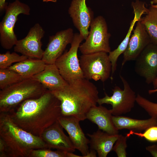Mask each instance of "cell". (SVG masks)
Listing matches in <instances>:
<instances>
[{"mask_svg": "<svg viewBox=\"0 0 157 157\" xmlns=\"http://www.w3.org/2000/svg\"><path fill=\"white\" fill-rule=\"evenodd\" d=\"M60 105L59 99L47 90L39 98L23 101L8 113L21 128L41 137L62 116Z\"/></svg>", "mask_w": 157, "mask_h": 157, "instance_id": "6da1fadb", "label": "cell"}, {"mask_svg": "<svg viewBox=\"0 0 157 157\" xmlns=\"http://www.w3.org/2000/svg\"><path fill=\"white\" fill-rule=\"evenodd\" d=\"M51 92L60 101L62 116H73L80 121L86 119L99 98L96 86L84 78L68 82L64 88Z\"/></svg>", "mask_w": 157, "mask_h": 157, "instance_id": "7a4b0ae2", "label": "cell"}, {"mask_svg": "<svg viewBox=\"0 0 157 157\" xmlns=\"http://www.w3.org/2000/svg\"><path fill=\"white\" fill-rule=\"evenodd\" d=\"M0 138L8 157H28L32 149L49 148L41 137L19 127L8 113H0Z\"/></svg>", "mask_w": 157, "mask_h": 157, "instance_id": "3957f363", "label": "cell"}, {"mask_svg": "<svg viewBox=\"0 0 157 157\" xmlns=\"http://www.w3.org/2000/svg\"><path fill=\"white\" fill-rule=\"evenodd\" d=\"M47 90L31 78L24 79L0 91V113H9L26 100L39 97Z\"/></svg>", "mask_w": 157, "mask_h": 157, "instance_id": "277c9868", "label": "cell"}, {"mask_svg": "<svg viewBox=\"0 0 157 157\" xmlns=\"http://www.w3.org/2000/svg\"><path fill=\"white\" fill-rule=\"evenodd\" d=\"M5 10V15L0 23V42L3 49H10L18 40L14 31L18 16L21 14L29 15L30 8L28 5L15 0L8 4Z\"/></svg>", "mask_w": 157, "mask_h": 157, "instance_id": "5b68a950", "label": "cell"}, {"mask_svg": "<svg viewBox=\"0 0 157 157\" xmlns=\"http://www.w3.org/2000/svg\"><path fill=\"white\" fill-rule=\"evenodd\" d=\"M110 36L105 19L101 15L98 16L92 21L89 34L85 42L80 44L79 50L82 54L101 52L109 53L111 51Z\"/></svg>", "mask_w": 157, "mask_h": 157, "instance_id": "8992f818", "label": "cell"}, {"mask_svg": "<svg viewBox=\"0 0 157 157\" xmlns=\"http://www.w3.org/2000/svg\"><path fill=\"white\" fill-rule=\"evenodd\" d=\"M79 60L84 78L104 82L110 77L112 65L108 53L101 52L82 54Z\"/></svg>", "mask_w": 157, "mask_h": 157, "instance_id": "52a82bcc", "label": "cell"}, {"mask_svg": "<svg viewBox=\"0 0 157 157\" xmlns=\"http://www.w3.org/2000/svg\"><path fill=\"white\" fill-rule=\"evenodd\" d=\"M119 77L124 85V89L116 85L112 90L113 94L109 96L105 92V96L99 98L97 103L110 104L112 108L110 109L113 115L119 116L130 112L134 107L136 96L126 79L119 74Z\"/></svg>", "mask_w": 157, "mask_h": 157, "instance_id": "ba28073f", "label": "cell"}, {"mask_svg": "<svg viewBox=\"0 0 157 157\" xmlns=\"http://www.w3.org/2000/svg\"><path fill=\"white\" fill-rule=\"evenodd\" d=\"M84 40L79 33H74L69 50L60 56L54 63L62 76L68 83L84 78L78 56L79 46Z\"/></svg>", "mask_w": 157, "mask_h": 157, "instance_id": "9c48e42d", "label": "cell"}, {"mask_svg": "<svg viewBox=\"0 0 157 157\" xmlns=\"http://www.w3.org/2000/svg\"><path fill=\"white\" fill-rule=\"evenodd\" d=\"M45 32L39 23L35 24L24 38L18 40L14 46V51L29 58L42 59L44 51L42 48L41 39Z\"/></svg>", "mask_w": 157, "mask_h": 157, "instance_id": "30bf717a", "label": "cell"}, {"mask_svg": "<svg viewBox=\"0 0 157 157\" xmlns=\"http://www.w3.org/2000/svg\"><path fill=\"white\" fill-rule=\"evenodd\" d=\"M135 60L136 73L144 78L147 83H152L157 77V46L150 43Z\"/></svg>", "mask_w": 157, "mask_h": 157, "instance_id": "8fae6325", "label": "cell"}, {"mask_svg": "<svg viewBox=\"0 0 157 157\" xmlns=\"http://www.w3.org/2000/svg\"><path fill=\"white\" fill-rule=\"evenodd\" d=\"M86 0H72L68 13L74 26L85 40L89 33V28L94 18L91 8L87 6Z\"/></svg>", "mask_w": 157, "mask_h": 157, "instance_id": "7c38bea8", "label": "cell"}, {"mask_svg": "<svg viewBox=\"0 0 157 157\" xmlns=\"http://www.w3.org/2000/svg\"><path fill=\"white\" fill-rule=\"evenodd\" d=\"M74 33L71 28L57 32L49 36V41L44 51L42 59L46 64H53L63 54L66 47L71 44Z\"/></svg>", "mask_w": 157, "mask_h": 157, "instance_id": "4fadbf2b", "label": "cell"}, {"mask_svg": "<svg viewBox=\"0 0 157 157\" xmlns=\"http://www.w3.org/2000/svg\"><path fill=\"white\" fill-rule=\"evenodd\" d=\"M58 121L68 133L76 149L80 151L82 157H86L90 151V140L81 129L80 121L73 116H63L60 117Z\"/></svg>", "mask_w": 157, "mask_h": 157, "instance_id": "5bb4252c", "label": "cell"}, {"mask_svg": "<svg viewBox=\"0 0 157 157\" xmlns=\"http://www.w3.org/2000/svg\"><path fill=\"white\" fill-rule=\"evenodd\" d=\"M63 129L57 120L45 129L41 137L49 148L73 152L76 149Z\"/></svg>", "mask_w": 157, "mask_h": 157, "instance_id": "9a60e30c", "label": "cell"}, {"mask_svg": "<svg viewBox=\"0 0 157 157\" xmlns=\"http://www.w3.org/2000/svg\"><path fill=\"white\" fill-rule=\"evenodd\" d=\"M144 26L140 20L137 22L126 50L123 53L122 67L127 61L135 60L145 47L151 43Z\"/></svg>", "mask_w": 157, "mask_h": 157, "instance_id": "2e32d148", "label": "cell"}, {"mask_svg": "<svg viewBox=\"0 0 157 157\" xmlns=\"http://www.w3.org/2000/svg\"><path fill=\"white\" fill-rule=\"evenodd\" d=\"M31 78L51 92L62 89L68 84L55 64H46L43 70Z\"/></svg>", "mask_w": 157, "mask_h": 157, "instance_id": "e0dca14e", "label": "cell"}, {"mask_svg": "<svg viewBox=\"0 0 157 157\" xmlns=\"http://www.w3.org/2000/svg\"><path fill=\"white\" fill-rule=\"evenodd\" d=\"M113 116L110 109L102 105H96L89 110L86 119L97 125L99 129L110 134H117L119 130L114 124Z\"/></svg>", "mask_w": 157, "mask_h": 157, "instance_id": "ac0fdd59", "label": "cell"}, {"mask_svg": "<svg viewBox=\"0 0 157 157\" xmlns=\"http://www.w3.org/2000/svg\"><path fill=\"white\" fill-rule=\"evenodd\" d=\"M90 138V148L95 150L99 157H106L113 150L119 134H112L99 129L92 134L87 133Z\"/></svg>", "mask_w": 157, "mask_h": 157, "instance_id": "d6986e66", "label": "cell"}, {"mask_svg": "<svg viewBox=\"0 0 157 157\" xmlns=\"http://www.w3.org/2000/svg\"><path fill=\"white\" fill-rule=\"evenodd\" d=\"M112 119L115 126L118 130L125 129L140 132L150 127L157 125L156 117L138 119L121 115H113Z\"/></svg>", "mask_w": 157, "mask_h": 157, "instance_id": "ffe728a7", "label": "cell"}, {"mask_svg": "<svg viewBox=\"0 0 157 157\" xmlns=\"http://www.w3.org/2000/svg\"><path fill=\"white\" fill-rule=\"evenodd\" d=\"M46 64L42 59L28 58L8 68L18 73L24 80L31 78L41 72L44 69Z\"/></svg>", "mask_w": 157, "mask_h": 157, "instance_id": "44dd1931", "label": "cell"}, {"mask_svg": "<svg viewBox=\"0 0 157 157\" xmlns=\"http://www.w3.org/2000/svg\"><path fill=\"white\" fill-rule=\"evenodd\" d=\"M134 13V18L130 23L129 29L125 37L116 49L109 53L108 57L112 65L111 77H112L116 70L117 61L119 57L121 54H123L127 48L135 24L141 18L142 14L136 12Z\"/></svg>", "mask_w": 157, "mask_h": 157, "instance_id": "7402d4cb", "label": "cell"}, {"mask_svg": "<svg viewBox=\"0 0 157 157\" xmlns=\"http://www.w3.org/2000/svg\"><path fill=\"white\" fill-rule=\"evenodd\" d=\"M146 15L140 20L144 26L151 43L157 46V8L151 6Z\"/></svg>", "mask_w": 157, "mask_h": 157, "instance_id": "603a6c76", "label": "cell"}, {"mask_svg": "<svg viewBox=\"0 0 157 157\" xmlns=\"http://www.w3.org/2000/svg\"><path fill=\"white\" fill-rule=\"evenodd\" d=\"M23 80L21 76L15 71L8 68L0 69V89L2 90Z\"/></svg>", "mask_w": 157, "mask_h": 157, "instance_id": "cb8c5ba5", "label": "cell"}, {"mask_svg": "<svg viewBox=\"0 0 157 157\" xmlns=\"http://www.w3.org/2000/svg\"><path fill=\"white\" fill-rule=\"evenodd\" d=\"M28 58L22 55H19L16 52L10 53L7 51L5 53L0 54V69L8 68L15 63H18L24 61Z\"/></svg>", "mask_w": 157, "mask_h": 157, "instance_id": "d4e9b609", "label": "cell"}, {"mask_svg": "<svg viewBox=\"0 0 157 157\" xmlns=\"http://www.w3.org/2000/svg\"><path fill=\"white\" fill-rule=\"evenodd\" d=\"M68 152L50 148H42L31 150L28 157H67Z\"/></svg>", "mask_w": 157, "mask_h": 157, "instance_id": "484cf974", "label": "cell"}, {"mask_svg": "<svg viewBox=\"0 0 157 157\" xmlns=\"http://www.w3.org/2000/svg\"><path fill=\"white\" fill-rule=\"evenodd\" d=\"M135 135L141 138H144L148 141L151 142H157V125L150 127L146 130L143 133L130 130L126 134L128 138L131 135Z\"/></svg>", "mask_w": 157, "mask_h": 157, "instance_id": "4316f807", "label": "cell"}, {"mask_svg": "<svg viewBox=\"0 0 157 157\" xmlns=\"http://www.w3.org/2000/svg\"><path fill=\"white\" fill-rule=\"evenodd\" d=\"M127 137L122 135H119V137L113 146V150L116 154L118 157H126L127 153L126 149L127 146L126 140Z\"/></svg>", "mask_w": 157, "mask_h": 157, "instance_id": "83f0119b", "label": "cell"}, {"mask_svg": "<svg viewBox=\"0 0 157 157\" xmlns=\"http://www.w3.org/2000/svg\"><path fill=\"white\" fill-rule=\"evenodd\" d=\"M146 150L154 157H157V145L154 144L146 147Z\"/></svg>", "mask_w": 157, "mask_h": 157, "instance_id": "f1b7e54d", "label": "cell"}, {"mask_svg": "<svg viewBox=\"0 0 157 157\" xmlns=\"http://www.w3.org/2000/svg\"><path fill=\"white\" fill-rule=\"evenodd\" d=\"M0 157H8L6 146L1 138H0Z\"/></svg>", "mask_w": 157, "mask_h": 157, "instance_id": "f546056e", "label": "cell"}, {"mask_svg": "<svg viewBox=\"0 0 157 157\" xmlns=\"http://www.w3.org/2000/svg\"><path fill=\"white\" fill-rule=\"evenodd\" d=\"M154 89L150 90L148 91V93L151 94L157 92V77L155 78L152 82Z\"/></svg>", "mask_w": 157, "mask_h": 157, "instance_id": "4dcf8cb0", "label": "cell"}, {"mask_svg": "<svg viewBox=\"0 0 157 157\" xmlns=\"http://www.w3.org/2000/svg\"><path fill=\"white\" fill-rule=\"evenodd\" d=\"M6 0H0V10L1 11L5 10L8 3L6 2Z\"/></svg>", "mask_w": 157, "mask_h": 157, "instance_id": "1f68e13d", "label": "cell"}, {"mask_svg": "<svg viewBox=\"0 0 157 157\" xmlns=\"http://www.w3.org/2000/svg\"><path fill=\"white\" fill-rule=\"evenodd\" d=\"M96 152L95 150L91 149L86 157H96L97 156Z\"/></svg>", "mask_w": 157, "mask_h": 157, "instance_id": "d6a6232c", "label": "cell"}, {"mask_svg": "<svg viewBox=\"0 0 157 157\" xmlns=\"http://www.w3.org/2000/svg\"><path fill=\"white\" fill-rule=\"evenodd\" d=\"M150 3L151 6L157 8V0H152Z\"/></svg>", "mask_w": 157, "mask_h": 157, "instance_id": "836d02e7", "label": "cell"}, {"mask_svg": "<svg viewBox=\"0 0 157 157\" xmlns=\"http://www.w3.org/2000/svg\"><path fill=\"white\" fill-rule=\"evenodd\" d=\"M57 1V0H43V1L45 2H56Z\"/></svg>", "mask_w": 157, "mask_h": 157, "instance_id": "e575fe53", "label": "cell"}]
</instances>
